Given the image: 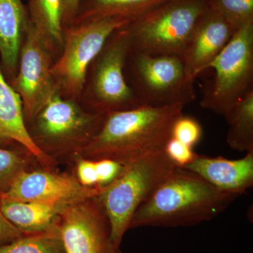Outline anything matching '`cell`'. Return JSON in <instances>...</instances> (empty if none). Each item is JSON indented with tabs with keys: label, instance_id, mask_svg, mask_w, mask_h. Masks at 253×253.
I'll return each instance as SVG.
<instances>
[{
	"label": "cell",
	"instance_id": "1",
	"mask_svg": "<svg viewBox=\"0 0 253 253\" xmlns=\"http://www.w3.org/2000/svg\"><path fill=\"white\" fill-rule=\"evenodd\" d=\"M184 105L140 106L105 115L102 126L81 158L110 159L126 165L164 150Z\"/></svg>",
	"mask_w": 253,
	"mask_h": 253
},
{
	"label": "cell",
	"instance_id": "2",
	"mask_svg": "<svg viewBox=\"0 0 253 253\" xmlns=\"http://www.w3.org/2000/svg\"><path fill=\"white\" fill-rule=\"evenodd\" d=\"M237 198L194 172L176 168L136 210L129 229L196 226L217 217Z\"/></svg>",
	"mask_w": 253,
	"mask_h": 253
},
{
	"label": "cell",
	"instance_id": "3",
	"mask_svg": "<svg viewBox=\"0 0 253 253\" xmlns=\"http://www.w3.org/2000/svg\"><path fill=\"white\" fill-rule=\"evenodd\" d=\"M105 115L91 112L81 101L58 93L26 126L38 149L59 167L65 166L71 171L99 131Z\"/></svg>",
	"mask_w": 253,
	"mask_h": 253
},
{
	"label": "cell",
	"instance_id": "4",
	"mask_svg": "<svg viewBox=\"0 0 253 253\" xmlns=\"http://www.w3.org/2000/svg\"><path fill=\"white\" fill-rule=\"evenodd\" d=\"M176 168L161 150L124 165L116 179L101 189L98 197L111 224L113 244L121 247L136 210Z\"/></svg>",
	"mask_w": 253,
	"mask_h": 253
},
{
	"label": "cell",
	"instance_id": "5",
	"mask_svg": "<svg viewBox=\"0 0 253 253\" xmlns=\"http://www.w3.org/2000/svg\"><path fill=\"white\" fill-rule=\"evenodd\" d=\"M208 0H171L150 10L126 27L130 50L149 56L178 55L182 57Z\"/></svg>",
	"mask_w": 253,
	"mask_h": 253
},
{
	"label": "cell",
	"instance_id": "6",
	"mask_svg": "<svg viewBox=\"0 0 253 253\" xmlns=\"http://www.w3.org/2000/svg\"><path fill=\"white\" fill-rule=\"evenodd\" d=\"M127 18H91L65 26L62 51L51 73L59 94L81 101L88 71L111 34L131 22Z\"/></svg>",
	"mask_w": 253,
	"mask_h": 253
},
{
	"label": "cell",
	"instance_id": "7",
	"mask_svg": "<svg viewBox=\"0 0 253 253\" xmlns=\"http://www.w3.org/2000/svg\"><path fill=\"white\" fill-rule=\"evenodd\" d=\"M126 26L113 32L89 68L81 103L91 112L106 114L142 106L125 76L130 50Z\"/></svg>",
	"mask_w": 253,
	"mask_h": 253
},
{
	"label": "cell",
	"instance_id": "8",
	"mask_svg": "<svg viewBox=\"0 0 253 253\" xmlns=\"http://www.w3.org/2000/svg\"><path fill=\"white\" fill-rule=\"evenodd\" d=\"M125 76L142 106H186L196 99L194 83L186 78L184 61L178 55L149 56L129 50Z\"/></svg>",
	"mask_w": 253,
	"mask_h": 253
},
{
	"label": "cell",
	"instance_id": "9",
	"mask_svg": "<svg viewBox=\"0 0 253 253\" xmlns=\"http://www.w3.org/2000/svg\"><path fill=\"white\" fill-rule=\"evenodd\" d=\"M211 68L214 76L205 87L200 106L225 118L253 91V21L234 33Z\"/></svg>",
	"mask_w": 253,
	"mask_h": 253
},
{
	"label": "cell",
	"instance_id": "10",
	"mask_svg": "<svg viewBox=\"0 0 253 253\" xmlns=\"http://www.w3.org/2000/svg\"><path fill=\"white\" fill-rule=\"evenodd\" d=\"M54 62L52 54L29 21L20 51L17 74L10 83L22 101L26 126L59 93L51 73Z\"/></svg>",
	"mask_w": 253,
	"mask_h": 253
},
{
	"label": "cell",
	"instance_id": "11",
	"mask_svg": "<svg viewBox=\"0 0 253 253\" xmlns=\"http://www.w3.org/2000/svg\"><path fill=\"white\" fill-rule=\"evenodd\" d=\"M59 226L66 253H122L98 196L66 206Z\"/></svg>",
	"mask_w": 253,
	"mask_h": 253
},
{
	"label": "cell",
	"instance_id": "12",
	"mask_svg": "<svg viewBox=\"0 0 253 253\" xmlns=\"http://www.w3.org/2000/svg\"><path fill=\"white\" fill-rule=\"evenodd\" d=\"M101 190L82 185L72 171L37 168L21 172L1 195L14 201L68 206L98 196Z\"/></svg>",
	"mask_w": 253,
	"mask_h": 253
},
{
	"label": "cell",
	"instance_id": "13",
	"mask_svg": "<svg viewBox=\"0 0 253 253\" xmlns=\"http://www.w3.org/2000/svg\"><path fill=\"white\" fill-rule=\"evenodd\" d=\"M236 32L209 6L200 19L182 55L186 76L191 83L209 68Z\"/></svg>",
	"mask_w": 253,
	"mask_h": 253
},
{
	"label": "cell",
	"instance_id": "14",
	"mask_svg": "<svg viewBox=\"0 0 253 253\" xmlns=\"http://www.w3.org/2000/svg\"><path fill=\"white\" fill-rule=\"evenodd\" d=\"M183 169L201 176L219 191L239 197L253 186V152L238 160L197 155Z\"/></svg>",
	"mask_w": 253,
	"mask_h": 253
},
{
	"label": "cell",
	"instance_id": "15",
	"mask_svg": "<svg viewBox=\"0 0 253 253\" xmlns=\"http://www.w3.org/2000/svg\"><path fill=\"white\" fill-rule=\"evenodd\" d=\"M21 146L39 163L41 168L59 169V166L38 149L28 134L21 97L8 83L0 66V146Z\"/></svg>",
	"mask_w": 253,
	"mask_h": 253
},
{
	"label": "cell",
	"instance_id": "16",
	"mask_svg": "<svg viewBox=\"0 0 253 253\" xmlns=\"http://www.w3.org/2000/svg\"><path fill=\"white\" fill-rule=\"evenodd\" d=\"M30 18L21 0H0L1 68L8 83L17 74L20 51Z\"/></svg>",
	"mask_w": 253,
	"mask_h": 253
},
{
	"label": "cell",
	"instance_id": "17",
	"mask_svg": "<svg viewBox=\"0 0 253 253\" xmlns=\"http://www.w3.org/2000/svg\"><path fill=\"white\" fill-rule=\"evenodd\" d=\"M66 206L39 202H25L0 195V209L4 217L21 233L36 234L59 226Z\"/></svg>",
	"mask_w": 253,
	"mask_h": 253
},
{
	"label": "cell",
	"instance_id": "18",
	"mask_svg": "<svg viewBox=\"0 0 253 253\" xmlns=\"http://www.w3.org/2000/svg\"><path fill=\"white\" fill-rule=\"evenodd\" d=\"M30 21L54 57L63 49L62 0H28Z\"/></svg>",
	"mask_w": 253,
	"mask_h": 253
},
{
	"label": "cell",
	"instance_id": "19",
	"mask_svg": "<svg viewBox=\"0 0 253 253\" xmlns=\"http://www.w3.org/2000/svg\"><path fill=\"white\" fill-rule=\"evenodd\" d=\"M169 1L171 0H81L72 23L106 17L124 18L134 21L150 10Z\"/></svg>",
	"mask_w": 253,
	"mask_h": 253
},
{
	"label": "cell",
	"instance_id": "20",
	"mask_svg": "<svg viewBox=\"0 0 253 253\" xmlns=\"http://www.w3.org/2000/svg\"><path fill=\"white\" fill-rule=\"evenodd\" d=\"M226 120L229 129L226 142L241 152H253V91L233 108Z\"/></svg>",
	"mask_w": 253,
	"mask_h": 253
},
{
	"label": "cell",
	"instance_id": "21",
	"mask_svg": "<svg viewBox=\"0 0 253 253\" xmlns=\"http://www.w3.org/2000/svg\"><path fill=\"white\" fill-rule=\"evenodd\" d=\"M0 253H66L59 226L36 234H24L0 246Z\"/></svg>",
	"mask_w": 253,
	"mask_h": 253
},
{
	"label": "cell",
	"instance_id": "22",
	"mask_svg": "<svg viewBox=\"0 0 253 253\" xmlns=\"http://www.w3.org/2000/svg\"><path fill=\"white\" fill-rule=\"evenodd\" d=\"M37 168L41 166L36 158L22 146H15L14 149L0 146V195L9 189L23 171Z\"/></svg>",
	"mask_w": 253,
	"mask_h": 253
},
{
	"label": "cell",
	"instance_id": "23",
	"mask_svg": "<svg viewBox=\"0 0 253 253\" xmlns=\"http://www.w3.org/2000/svg\"><path fill=\"white\" fill-rule=\"evenodd\" d=\"M208 3L235 32L253 21V0H208Z\"/></svg>",
	"mask_w": 253,
	"mask_h": 253
},
{
	"label": "cell",
	"instance_id": "24",
	"mask_svg": "<svg viewBox=\"0 0 253 253\" xmlns=\"http://www.w3.org/2000/svg\"><path fill=\"white\" fill-rule=\"evenodd\" d=\"M201 136L202 127L194 118L183 114L173 125L171 137L191 147L199 143Z\"/></svg>",
	"mask_w": 253,
	"mask_h": 253
},
{
	"label": "cell",
	"instance_id": "25",
	"mask_svg": "<svg viewBox=\"0 0 253 253\" xmlns=\"http://www.w3.org/2000/svg\"><path fill=\"white\" fill-rule=\"evenodd\" d=\"M192 148L171 137L165 146L164 151L176 168H184L197 156Z\"/></svg>",
	"mask_w": 253,
	"mask_h": 253
},
{
	"label": "cell",
	"instance_id": "26",
	"mask_svg": "<svg viewBox=\"0 0 253 253\" xmlns=\"http://www.w3.org/2000/svg\"><path fill=\"white\" fill-rule=\"evenodd\" d=\"M71 171H72L82 185L85 187L99 188L95 161L80 158L75 163Z\"/></svg>",
	"mask_w": 253,
	"mask_h": 253
},
{
	"label": "cell",
	"instance_id": "27",
	"mask_svg": "<svg viewBox=\"0 0 253 253\" xmlns=\"http://www.w3.org/2000/svg\"><path fill=\"white\" fill-rule=\"evenodd\" d=\"M98 187L103 189L111 184L119 175L123 168V165L110 159L96 160Z\"/></svg>",
	"mask_w": 253,
	"mask_h": 253
},
{
	"label": "cell",
	"instance_id": "28",
	"mask_svg": "<svg viewBox=\"0 0 253 253\" xmlns=\"http://www.w3.org/2000/svg\"><path fill=\"white\" fill-rule=\"evenodd\" d=\"M23 235L24 234L16 229L6 219L0 209V246L9 244Z\"/></svg>",
	"mask_w": 253,
	"mask_h": 253
},
{
	"label": "cell",
	"instance_id": "29",
	"mask_svg": "<svg viewBox=\"0 0 253 253\" xmlns=\"http://www.w3.org/2000/svg\"><path fill=\"white\" fill-rule=\"evenodd\" d=\"M81 0H62L63 28L69 26L77 15Z\"/></svg>",
	"mask_w": 253,
	"mask_h": 253
}]
</instances>
